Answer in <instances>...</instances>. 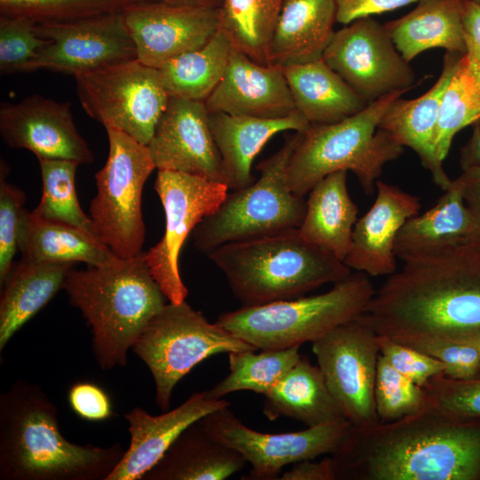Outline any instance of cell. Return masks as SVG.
I'll use <instances>...</instances> for the list:
<instances>
[{
    "label": "cell",
    "instance_id": "obj_1",
    "mask_svg": "<svg viewBox=\"0 0 480 480\" xmlns=\"http://www.w3.org/2000/svg\"><path fill=\"white\" fill-rule=\"evenodd\" d=\"M361 318L412 348L480 337V237L408 257Z\"/></svg>",
    "mask_w": 480,
    "mask_h": 480
},
{
    "label": "cell",
    "instance_id": "obj_2",
    "mask_svg": "<svg viewBox=\"0 0 480 480\" xmlns=\"http://www.w3.org/2000/svg\"><path fill=\"white\" fill-rule=\"evenodd\" d=\"M331 459L335 480H480V419L424 410L351 425Z\"/></svg>",
    "mask_w": 480,
    "mask_h": 480
},
{
    "label": "cell",
    "instance_id": "obj_3",
    "mask_svg": "<svg viewBox=\"0 0 480 480\" xmlns=\"http://www.w3.org/2000/svg\"><path fill=\"white\" fill-rule=\"evenodd\" d=\"M42 388L20 380L0 396L1 480H106L124 450L67 440Z\"/></svg>",
    "mask_w": 480,
    "mask_h": 480
},
{
    "label": "cell",
    "instance_id": "obj_4",
    "mask_svg": "<svg viewBox=\"0 0 480 480\" xmlns=\"http://www.w3.org/2000/svg\"><path fill=\"white\" fill-rule=\"evenodd\" d=\"M63 289L91 326L92 351L103 370L126 364L128 350L167 300L142 252L84 270L71 268Z\"/></svg>",
    "mask_w": 480,
    "mask_h": 480
},
{
    "label": "cell",
    "instance_id": "obj_5",
    "mask_svg": "<svg viewBox=\"0 0 480 480\" xmlns=\"http://www.w3.org/2000/svg\"><path fill=\"white\" fill-rule=\"evenodd\" d=\"M207 255L244 306L298 298L351 274L332 253L305 241L298 228L227 244Z\"/></svg>",
    "mask_w": 480,
    "mask_h": 480
},
{
    "label": "cell",
    "instance_id": "obj_6",
    "mask_svg": "<svg viewBox=\"0 0 480 480\" xmlns=\"http://www.w3.org/2000/svg\"><path fill=\"white\" fill-rule=\"evenodd\" d=\"M405 92L385 95L340 122L310 124L300 132L286 168L291 190L304 197L325 176L351 171L364 192L372 195L385 164L404 152V146L378 125L388 106Z\"/></svg>",
    "mask_w": 480,
    "mask_h": 480
},
{
    "label": "cell",
    "instance_id": "obj_7",
    "mask_svg": "<svg viewBox=\"0 0 480 480\" xmlns=\"http://www.w3.org/2000/svg\"><path fill=\"white\" fill-rule=\"evenodd\" d=\"M374 292L369 276L356 271L326 292L244 306L221 314L216 323L257 349L286 348L314 342L357 318Z\"/></svg>",
    "mask_w": 480,
    "mask_h": 480
},
{
    "label": "cell",
    "instance_id": "obj_8",
    "mask_svg": "<svg viewBox=\"0 0 480 480\" xmlns=\"http://www.w3.org/2000/svg\"><path fill=\"white\" fill-rule=\"evenodd\" d=\"M300 137V132L287 137L277 152L257 165V180L228 193L218 209L195 228L192 236L197 250L208 254L227 244L300 226L306 201L291 190L286 179L288 161Z\"/></svg>",
    "mask_w": 480,
    "mask_h": 480
},
{
    "label": "cell",
    "instance_id": "obj_9",
    "mask_svg": "<svg viewBox=\"0 0 480 480\" xmlns=\"http://www.w3.org/2000/svg\"><path fill=\"white\" fill-rule=\"evenodd\" d=\"M133 352L148 367L156 386V402L167 411L177 383L209 356L255 347L216 322L210 323L186 301L169 302L145 326Z\"/></svg>",
    "mask_w": 480,
    "mask_h": 480
},
{
    "label": "cell",
    "instance_id": "obj_10",
    "mask_svg": "<svg viewBox=\"0 0 480 480\" xmlns=\"http://www.w3.org/2000/svg\"><path fill=\"white\" fill-rule=\"evenodd\" d=\"M108 156L95 174L97 195L90 218L96 237L116 257L141 252L146 228L141 212L144 184L156 169L148 146L114 128H106Z\"/></svg>",
    "mask_w": 480,
    "mask_h": 480
},
{
    "label": "cell",
    "instance_id": "obj_11",
    "mask_svg": "<svg viewBox=\"0 0 480 480\" xmlns=\"http://www.w3.org/2000/svg\"><path fill=\"white\" fill-rule=\"evenodd\" d=\"M74 78L88 116L148 145L170 98L157 68L137 59Z\"/></svg>",
    "mask_w": 480,
    "mask_h": 480
},
{
    "label": "cell",
    "instance_id": "obj_12",
    "mask_svg": "<svg viewBox=\"0 0 480 480\" xmlns=\"http://www.w3.org/2000/svg\"><path fill=\"white\" fill-rule=\"evenodd\" d=\"M155 189L164 210L165 229L161 240L145 252V259L168 301L181 303L188 289L179 271L180 250L195 228L218 209L228 187L199 175L158 170Z\"/></svg>",
    "mask_w": 480,
    "mask_h": 480
},
{
    "label": "cell",
    "instance_id": "obj_13",
    "mask_svg": "<svg viewBox=\"0 0 480 480\" xmlns=\"http://www.w3.org/2000/svg\"><path fill=\"white\" fill-rule=\"evenodd\" d=\"M312 352L345 419L355 428L379 424L374 384L380 350L374 330L360 316L312 342Z\"/></svg>",
    "mask_w": 480,
    "mask_h": 480
},
{
    "label": "cell",
    "instance_id": "obj_14",
    "mask_svg": "<svg viewBox=\"0 0 480 480\" xmlns=\"http://www.w3.org/2000/svg\"><path fill=\"white\" fill-rule=\"evenodd\" d=\"M213 438L237 451L251 465L242 479H278L283 468L296 462L332 454L348 435L347 420L288 433L269 434L245 426L228 407L200 420Z\"/></svg>",
    "mask_w": 480,
    "mask_h": 480
},
{
    "label": "cell",
    "instance_id": "obj_15",
    "mask_svg": "<svg viewBox=\"0 0 480 480\" xmlns=\"http://www.w3.org/2000/svg\"><path fill=\"white\" fill-rule=\"evenodd\" d=\"M323 60L367 104L395 92H407L415 82L413 69L385 25L370 16L335 31Z\"/></svg>",
    "mask_w": 480,
    "mask_h": 480
},
{
    "label": "cell",
    "instance_id": "obj_16",
    "mask_svg": "<svg viewBox=\"0 0 480 480\" xmlns=\"http://www.w3.org/2000/svg\"><path fill=\"white\" fill-rule=\"evenodd\" d=\"M35 29L47 43L36 51L26 73L45 69L75 77L138 59L123 13L36 24Z\"/></svg>",
    "mask_w": 480,
    "mask_h": 480
},
{
    "label": "cell",
    "instance_id": "obj_17",
    "mask_svg": "<svg viewBox=\"0 0 480 480\" xmlns=\"http://www.w3.org/2000/svg\"><path fill=\"white\" fill-rule=\"evenodd\" d=\"M70 105L39 94L18 103L2 102L0 134L10 147L28 149L38 159L91 164L93 154L76 126Z\"/></svg>",
    "mask_w": 480,
    "mask_h": 480
},
{
    "label": "cell",
    "instance_id": "obj_18",
    "mask_svg": "<svg viewBox=\"0 0 480 480\" xmlns=\"http://www.w3.org/2000/svg\"><path fill=\"white\" fill-rule=\"evenodd\" d=\"M217 9L180 7L159 1L133 5L123 16L138 60L159 68L204 45L217 33Z\"/></svg>",
    "mask_w": 480,
    "mask_h": 480
},
{
    "label": "cell",
    "instance_id": "obj_19",
    "mask_svg": "<svg viewBox=\"0 0 480 480\" xmlns=\"http://www.w3.org/2000/svg\"><path fill=\"white\" fill-rule=\"evenodd\" d=\"M148 148L158 170L224 183L221 159L204 101L170 97Z\"/></svg>",
    "mask_w": 480,
    "mask_h": 480
},
{
    "label": "cell",
    "instance_id": "obj_20",
    "mask_svg": "<svg viewBox=\"0 0 480 480\" xmlns=\"http://www.w3.org/2000/svg\"><path fill=\"white\" fill-rule=\"evenodd\" d=\"M376 198L355 224L343 262L369 276H389L397 269L395 243L404 224L420 210V197L378 180Z\"/></svg>",
    "mask_w": 480,
    "mask_h": 480
},
{
    "label": "cell",
    "instance_id": "obj_21",
    "mask_svg": "<svg viewBox=\"0 0 480 480\" xmlns=\"http://www.w3.org/2000/svg\"><path fill=\"white\" fill-rule=\"evenodd\" d=\"M229 405L225 399L211 398L207 391H202L193 393L183 404L158 416L133 408L124 414L129 423V447L106 480H141L187 428Z\"/></svg>",
    "mask_w": 480,
    "mask_h": 480
},
{
    "label": "cell",
    "instance_id": "obj_22",
    "mask_svg": "<svg viewBox=\"0 0 480 480\" xmlns=\"http://www.w3.org/2000/svg\"><path fill=\"white\" fill-rule=\"evenodd\" d=\"M209 113L281 118L296 111L283 71L233 52L227 71L204 101Z\"/></svg>",
    "mask_w": 480,
    "mask_h": 480
},
{
    "label": "cell",
    "instance_id": "obj_23",
    "mask_svg": "<svg viewBox=\"0 0 480 480\" xmlns=\"http://www.w3.org/2000/svg\"><path fill=\"white\" fill-rule=\"evenodd\" d=\"M463 54L446 52L442 72L435 84L413 100L396 99L380 118L378 127L390 134L404 147L412 148L428 169L433 181L444 191L452 184L443 163L434 151V137L443 93Z\"/></svg>",
    "mask_w": 480,
    "mask_h": 480
},
{
    "label": "cell",
    "instance_id": "obj_24",
    "mask_svg": "<svg viewBox=\"0 0 480 480\" xmlns=\"http://www.w3.org/2000/svg\"><path fill=\"white\" fill-rule=\"evenodd\" d=\"M209 122L221 159L224 183L232 189L254 181L252 162L274 135L290 130L303 132L310 124L298 110L281 118L214 112L209 113Z\"/></svg>",
    "mask_w": 480,
    "mask_h": 480
},
{
    "label": "cell",
    "instance_id": "obj_25",
    "mask_svg": "<svg viewBox=\"0 0 480 480\" xmlns=\"http://www.w3.org/2000/svg\"><path fill=\"white\" fill-rule=\"evenodd\" d=\"M335 21L334 0H283L270 44V65L322 59L335 32Z\"/></svg>",
    "mask_w": 480,
    "mask_h": 480
},
{
    "label": "cell",
    "instance_id": "obj_26",
    "mask_svg": "<svg viewBox=\"0 0 480 480\" xmlns=\"http://www.w3.org/2000/svg\"><path fill=\"white\" fill-rule=\"evenodd\" d=\"M296 110L309 124L340 122L368 104L322 59L280 67Z\"/></svg>",
    "mask_w": 480,
    "mask_h": 480
},
{
    "label": "cell",
    "instance_id": "obj_27",
    "mask_svg": "<svg viewBox=\"0 0 480 480\" xmlns=\"http://www.w3.org/2000/svg\"><path fill=\"white\" fill-rule=\"evenodd\" d=\"M245 462L237 451L208 434L199 420L176 438L142 480H224Z\"/></svg>",
    "mask_w": 480,
    "mask_h": 480
},
{
    "label": "cell",
    "instance_id": "obj_28",
    "mask_svg": "<svg viewBox=\"0 0 480 480\" xmlns=\"http://www.w3.org/2000/svg\"><path fill=\"white\" fill-rule=\"evenodd\" d=\"M298 228L301 237L344 260L351 245L358 208L347 186V171L332 172L309 191Z\"/></svg>",
    "mask_w": 480,
    "mask_h": 480
},
{
    "label": "cell",
    "instance_id": "obj_29",
    "mask_svg": "<svg viewBox=\"0 0 480 480\" xmlns=\"http://www.w3.org/2000/svg\"><path fill=\"white\" fill-rule=\"evenodd\" d=\"M74 263H13L1 284L0 350L58 292Z\"/></svg>",
    "mask_w": 480,
    "mask_h": 480
},
{
    "label": "cell",
    "instance_id": "obj_30",
    "mask_svg": "<svg viewBox=\"0 0 480 480\" xmlns=\"http://www.w3.org/2000/svg\"><path fill=\"white\" fill-rule=\"evenodd\" d=\"M476 236V222L455 179L434 206L404 224L396 239L395 253L396 258L404 260Z\"/></svg>",
    "mask_w": 480,
    "mask_h": 480
},
{
    "label": "cell",
    "instance_id": "obj_31",
    "mask_svg": "<svg viewBox=\"0 0 480 480\" xmlns=\"http://www.w3.org/2000/svg\"><path fill=\"white\" fill-rule=\"evenodd\" d=\"M21 260L30 262H84L100 266L116 257L90 233L63 222L44 219L24 209L18 240Z\"/></svg>",
    "mask_w": 480,
    "mask_h": 480
},
{
    "label": "cell",
    "instance_id": "obj_32",
    "mask_svg": "<svg viewBox=\"0 0 480 480\" xmlns=\"http://www.w3.org/2000/svg\"><path fill=\"white\" fill-rule=\"evenodd\" d=\"M462 1L420 0L406 15L384 24L396 48L407 62L432 48L466 53Z\"/></svg>",
    "mask_w": 480,
    "mask_h": 480
},
{
    "label": "cell",
    "instance_id": "obj_33",
    "mask_svg": "<svg viewBox=\"0 0 480 480\" xmlns=\"http://www.w3.org/2000/svg\"><path fill=\"white\" fill-rule=\"evenodd\" d=\"M264 397L269 420L283 416L312 428L346 420L318 365L302 356Z\"/></svg>",
    "mask_w": 480,
    "mask_h": 480
},
{
    "label": "cell",
    "instance_id": "obj_34",
    "mask_svg": "<svg viewBox=\"0 0 480 480\" xmlns=\"http://www.w3.org/2000/svg\"><path fill=\"white\" fill-rule=\"evenodd\" d=\"M233 52L218 30L204 45L157 68L161 83L170 97L204 102L223 78Z\"/></svg>",
    "mask_w": 480,
    "mask_h": 480
},
{
    "label": "cell",
    "instance_id": "obj_35",
    "mask_svg": "<svg viewBox=\"0 0 480 480\" xmlns=\"http://www.w3.org/2000/svg\"><path fill=\"white\" fill-rule=\"evenodd\" d=\"M283 0H222L217 9L218 30L233 51L271 66L270 44Z\"/></svg>",
    "mask_w": 480,
    "mask_h": 480
},
{
    "label": "cell",
    "instance_id": "obj_36",
    "mask_svg": "<svg viewBox=\"0 0 480 480\" xmlns=\"http://www.w3.org/2000/svg\"><path fill=\"white\" fill-rule=\"evenodd\" d=\"M300 345L286 348L248 349L228 353L229 373L207 390L211 398L242 390L266 395L300 361Z\"/></svg>",
    "mask_w": 480,
    "mask_h": 480
},
{
    "label": "cell",
    "instance_id": "obj_37",
    "mask_svg": "<svg viewBox=\"0 0 480 480\" xmlns=\"http://www.w3.org/2000/svg\"><path fill=\"white\" fill-rule=\"evenodd\" d=\"M480 117V73L466 54L458 61L443 93L434 137V151L443 163L456 133Z\"/></svg>",
    "mask_w": 480,
    "mask_h": 480
},
{
    "label": "cell",
    "instance_id": "obj_38",
    "mask_svg": "<svg viewBox=\"0 0 480 480\" xmlns=\"http://www.w3.org/2000/svg\"><path fill=\"white\" fill-rule=\"evenodd\" d=\"M43 195L34 212L39 216L63 222L95 236L91 218L81 209L76 189L78 163L67 159H38ZM99 240V239H98Z\"/></svg>",
    "mask_w": 480,
    "mask_h": 480
},
{
    "label": "cell",
    "instance_id": "obj_39",
    "mask_svg": "<svg viewBox=\"0 0 480 480\" xmlns=\"http://www.w3.org/2000/svg\"><path fill=\"white\" fill-rule=\"evenodd\" d=\"M162 0H0V18H20L36 24L70 22L123 13L128 8Z\"/></svg>",
    "mask_w": 480,
    "mask_h": 480
},
{
    "label": "cell",
    "instance_id": "obj_40",
    "mask_svg": "<svg viewBox=\"0 0 480 480\" xmlns=\"http://www.w3.org/2000/svg\"><path fill=\"white\" fill-rule=\"evenodd\" d=\"M374 403L380 423H391L424 411L427 393L423 387L397 372L380 354Z\"/></svg>",
    "mask_w": 480,
    "mask_h": 480
},
{
    "label": "cell",
    "instance_id": "obj_41",
    "mask_svg": "<svg viewBox=\"0 0 480 480\" xmlns=\"http://www.w3.org/2000/svg\"><path fill=\"white\" fill-rule=\"evenodd\" d=\"M423 388L427 393L425 410L480 419V377L456 380L442 373L433 377Z\"/></svg>",
    "mask_w": 480,
    "mask_h": 480
},
{
    "label": "cell",
    "instance_id": "obj_42",
    "mask_svg": "<svg viewBox=\"0 0 480 480\" xmlns=\"http://www.w3.org/2000/svg\"><path fill=\"white\" fill-rule=\"evenodd\" d=\"M36 23L20 18H0V73H26L36 51L47 40L36 33Z\"/></svg>",
    "mask_w": 480,
    "mask_h": 480
},
{
    "label": "cell",
    "instance_id": "obj_43",
    "mask_svg": "<svg viewBox=\"0 0 480 480\" xmlns=\"http://www.w3.org/2000/svg\"><path fill=\"white\" fill-rule=\"evenodd\" d=\"M5 167L1 162L0 180V283L13 265L26 196L4 180Z\"/></svg>",
    "mask_w": 480,
    "mask_h": 480
},
{
    "label": "cell",
    "instance_id": "obj_44",
    "mask_svg": "<svg viewBox=\"0 0 480 480\" xmlns=\"http://www.w3.org/2000/svg\"><path fill=\"white\" fill-rule=\"evenodd\" d=\"M380 354L400 373L424 387L433 377L444 372L437 358L415 348L377 334Z\"/></svg>",
    "mask_w": 480,
    "mask_h": 480
},
{
    "label": "cell",
    "instance_id": "obj_45",
    "mask_svg": "<svg viewBox=\"0 0 480 480\" xmlns=\"http://www.w3.org/2000/svg\"><path fill=\"white\" fill-rule=\"evenodd\" d=\"M420 349L444 364V375L456 380L480 377V351L464 342H436L422 345Z\"/></svg>",
    "mask_w": 480,
    "mask_h": 480
},
{
    "label": "cell",
    "instance_id": "obj_46",
    "mask_svg": "<svg viewBox=\"0 0 480 480\" xmlns=\"http://www.w3.org/2000/svg\"><path fill=\"white\" fill-rule=\"evenodd\" d=\"M73 411L86 420H105L112 415V404L107 394L90 382L75 383L68 392Z\"/></svg>",
    "mask_w": 480,
    "mask_h": 480
},
{
    "label": "cell",
    "instance_id": "obj_47",
    "mask_svg": "<svg viewBox=\"0 0 480 480\" xmlns=\"http://www.w3.org/2000/svg\"><path fill=\"white\" fill-rule=\"evenodd\" d=\"M336 21L348 25L352 21L373 14L390 12L420 0H334Z\"/></svg>",
    "mask_w": 480,
    "mask_h": 480
},
{
    "label": "cell",
    "instance_id": "obj_48",
    "mask_svg": "<svg viewBox=\"0 0 480 480\" xmlns=\"http://www.w3.org/2000/svg\"><path fill=\"white\" fill-rule=\"evenodd\" d=\"M463 36L466 56L480 73V4L462 1Z\"/></svg>",
    "mask_w": 480,
    "mask_h": 480
},
{
    "label": "cell",
    "instance_id": "obj_49",
    "mask_svg": "<svg viewBox=\"0 0 480 480\" xmlns=\"http://www.w3.org/2000/svg\"><path fill=\"white\" fill-rule=\"evenodd\" d=\"M278 479L335 480V473L331 456L320 460L308 459L296 462L289 470L281 474Z\"/></svg>",
    "mask_w": 480,
    "mask_h": 480
},
{
    "label": "cell",
    "instance_id": "obj_50",
    "mask_svg": "<svg viewBox=\"0 0 480 480\" xmlns=\"http://www.w3.org/2000/svg\"><path fill=\"white\" fill-rule=\"evenodd\" d=\"M456 180L476 222L477 236L480 237V168L463 171Z\"/></svg>",
    "mask_w": 480,
    "mask_h": 480
},
{
    "label": "cell",
    "instance_id": "obj_51",
    "mask_svg": "<svg viewBox=\"0 0 480 480\" xmlns=\"http://www.w3.org/2000/svg\"><path fill=\"white\" fill-rule=\"evenodd\" d=\"M472 134L461 148L460 164L462 172L480 168V117L472 124Z\"/></svg>",
    "mask_w": 480,
    "mask_h": 480
},
{
    "label": "cell",
    "instance_id": "obj_52",
    "mask_svg": "<svg viewBox=\"0 0 480 480\" xmlns=\"http://www.w3.org/2000/svg\"><path fill=\"white\" fill-rule=\"evenodd\" d=\"M164 3L180 7L217 9L222 0H162Z\"/></svg>",
    "mask_w": 480,
    "mask_h": 480
},
{
    "label": "cell",
    "instance_id": "obj_53",
    "mask_svg": "<svg viewBox=\"0 0 480 480\" xmlns=\"http://www.w3.org/2000/svg\"><path fill=\"white\" fill-rule=\"evenodd\" d=\"M458 342H464V343L470 344L476 347L480 351V337H475V338L468 339V340L458 341Z\"/></svg>",
    "mask_w": 480,
    "mask_h": 480
},
{
    "label": "cell",
    "instance_id": "obj_54",
    "mask_svg": "<svg viewBox=\"0 0 480 480\" xmlns=\"http://www.w3.org/2000/svg\"><path fill=\"white\" fill-rule=\"evenodd\" d=\"M469 1H473V2H476V3H479V4H480V0H469Z\"/></svg>",
    "mask_w": 480,
    "mask_h": 480
}]
</instances>
